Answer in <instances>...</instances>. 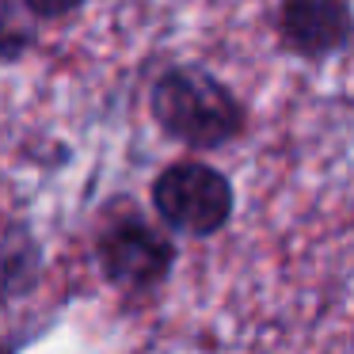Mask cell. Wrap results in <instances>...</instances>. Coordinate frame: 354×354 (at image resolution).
I'll return each mask as SVG.
<instances>
[{"instance_id": "6da1fadb", "label": "cell", "mask_w": 354, "mask_h": 354, "mask_svg": "<svg viewBox=\"0 0 354 354\" xmlns=\"http://www.w3.org/2000/svg\"><path fill=\"white\" fill-rule=\"evenodd\" d=\"M153 115L168 138L217 149L244 130L240 100L206 69H168L153 84Z\"/></svg>"}, {"instance_id": "7a4b0ae2", "label": "cell", "mask_w": 354, "mask_h": 354, "mask_svg": "<svg viewBox=\"0 0 354 354\" xmlns=\"http://www.w3.org/2000/svg\"><path fill=\"white\" fill-rule=\"evenodd\" d=\"M156 214L187 236H209L232 217V187L217 168L198 160L171 164L153 187Z\"/></svg>"}, {"instance_id": "3957f363", "label": "cell", "mask_w": 354, "mask_h": 354, "mask_svg": "<svg viewBox=\"0 0 354 354\" xmlns=\"http://www.w3.org/2000/svg\"><path fill=\"white\" fill-rule=\"evenodd\" d=\"M100 263L107 278L122 290H145L164 282V274L176 263V248L160 229L145 221H122L100 240Z\"/></svg>"}, {"instance_id": "277c9868", "label": "cell", "mask_w": 354, "mask_h": 354, "mask_svg": "<svg viewBox=\"0 0 354 354\" xmlns=\"http://www.w3.org/2000/svg\"><path fill=\"white\" fill-rule=\"evenodd\" d=\"M282 42L301 57H328L343 50L354 35L346 0H286L278 12Z\"/></svg>"}, {"instance_id": "5b68a950", "label": "cell", "mask_w": 354, "mask_h": 354, "mask_svg": "<svg viewBox=\"0 0 354 354\" xmlns=\"http://www.w3.org/2000/svg\"><path fill=\"white\" fill-rule=\"evenodd\" d=\"M31 42V12H19L16 0H0V57H16Z\"/></svg>"}, {"instance_id": "8992f818", "label": "cell", "mask_w": 354, "mask_h": 354, "mask_svg": "<svg viewBox=\"0 0 354 354\" xmlns=\"http://www.w3.org/2000/svg\"><path fill=\"white\" fill-rule=\"evenodd\" d=\"M24 4H27V12H31V16H42V19H57V16H65V12L80 8L84 0H24Z\"/></svg>"}]
</instances>
